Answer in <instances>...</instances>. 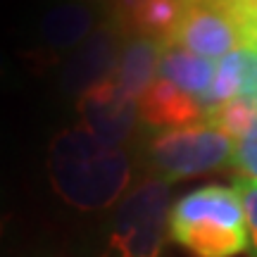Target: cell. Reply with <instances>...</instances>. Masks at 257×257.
Returning a JSON list of instances; mask_svg holds the SVG:
<instances>
[{"label": "cell", "instance_id": "cell-1", "mask_svg": "<svg viewBox=\"0 0 257 257\" xmlns=\"http://www.w3.org/2000/svg\"><path fill=\"white\" fill-rule=\"evenodd\" d=\"M48 181L57 198L83 214L117 207L134 184V162L124 146H112L81 124L60 128L46 153Z\"/></svg>", "mask_w": 257, "mask_h": 257}, {"label": "cell", "instance_id": "cell-2", "mask_svg": "<svg viewBox=\"0 0 257 257\" xmlns=\"http://www.w3.org/2000/svg\"><path fill=\"white\" fill-rule=\"evenodd\" d=\"M169 238L193 257H236L248 250V221L233 186H202L169 212Z\"/></svg>", "mask_w": 257, "mask_h": 257}, {"label": "cell", "instance_id": "cell-3", "mask_svg": "<svg viewBox=\"0 0 257 257\" xmlns=\"http://www.w3.org/2000/svg\"><path fill=\"white\" fill-rule=\"evenodd\" d=\"M169 181L146 176L114 207L100 257H162L172 212Z\"/></svg>", "mask_w": 257, "mask_h": 257}, {"label": "cell", "instance_id": "cell-4", "mask_svg": "<svg viewBox=\"0 0 257 257\" xmlns=\"http://www.w3.org/2000/svg\"><path fill=\"white\" fill-rule=\"evenodd\" d=\"M233 155L236 138L210 121L157 131L146 146L148 165L165 181H181L229 167L233 165Z\"/></svg>", "mask_w": 257, "mask_h": 257}, {"label": "cell", "instance_id": "cell-5", "mask_svg": "<svg viewBox=\"0 0 257 257\" xmlns=\"http://www.w3.org/2000/svg\"><path fill=\"white\" fill-rule=\"evenodd\" d=\"M121 31L114 22H102L91 36L69 55H64L57 69V88L67 98H81L83 93L114 76L121 55Z\"/></svg>", "mask_w": 257, "mask_h": 257}, {"label": "cell", "instance_id": "cell-6", "mask_svg": "<svg viewBox=\"0 0 257 257\" xmlns=\"http://www.w3.org/2000/svg\"><path fill=\"white\" fill-rule=\"evenodd\" d=\"M167 46L186 48L207 60H221L229 53L245 48L236 19L221 3L186 0L184 17Z\"/></svg>", "mask_w": 257, "mask_h": 257}, {"label": "cell", "instance_id": "cell-7", "mask_svg": "<svg viewBox=\"0 0 257 257\" xmlns=\"http://www.w3.org/2000/svg\"><path fill=\"white\" fill-rule=\"evenodd\" d=\"M79 124L112 146H124L141 121L138 100L121 88L117 79H105L76 98Z\"/></svg>", "mask_w": 257, "mask_h": 257}, {"label": "cell", "instance_id": "cell-8", "mask_svg": "<svg viewBox=\"0 0 257 257\" xmlns=\"http://www.w3.org/2000/svg\"><path fill=\"white\" fill-rule=\"evenodd\" d=\"M102 22L98 17V10L83 3V0H67L55 8H50L38 22V38L41 46L48 48L53 55L72 53L91 36Z\"/></svg>", "mask_w": 257, "mask_h": 257}, {"label": "cell", "instance_id": "cell-9", "mask_svg": "<svg viewBox=\"0 0 257 257\" xmlns=\"http://www.w3.org/2000/svg\"><path fill=\"white\" fill-rule=\"evenodd\" d=\"M138 110H141V121L146 126L160 128V131L184 128L207 121L205 105L162 76L155 79V83L138 100Z\"/></svg>", "mask_w": 257, "mask_h": 257}, {"label": "cell", "instance_id": "cell-10", "mask_svg": "<svg viewBox=\"0 0 257 257\" xmlns=\"http://www.w3.org/2000/svg\"><path fill=\"white\" fill-rule=\"evenodd\" d=\"M184 10L186 0H114L112 22L124 34L169 43Z\"/></svg>", "mask_w": 257, "mask_h": 257}, {"label": "cell", "instance_id": "cell-11", "mask_svg": "<svg viewBox=\"0 0 257 257\" xmlns=\"http://www.w3.org/2000/svg\"><path fill=\"white\" fill-rule=\"evenodd\" d=\"M165 48L167 43L146 36H131L124 43L117 69H114V79L131 98L141 100L148 88L155 83V74L160 72Z\"/></svg>", "mask_w": 257, "mask_h": 257}, {"label": "cell", "instance_id": "cell-12", "mask_svg": "<svg viewBox=\"0 0 257 257\" xmlns=\"http://www.w3.org/2000/svg\"><path fill=\"white\" fill-rule=\"evenodd\" d=\"M217 72L214 60L200 57L179 46H167L162 62H160V76L172 81L174 86H179L184 93L198 98L202 102V98L207 95Z\"/></svg>", "mask_w": 257, "mask_h": 257}, {"label": "cell", "instance_id": "cell-13", "mask_svg": "<svg viewBox=\"0 0 257 257\" xmlns=\"http://www.w3.org/2000/svg\"><path fill=\"white\" fill-rule=\"evenodd\" d=\"M240 195L243 210H245V221H248V250L250 255L257 257V181L250 179H238L233 186Z\"/></svg>", "mask_w": 257, "mask_h": 257}, {"label": "cell", "instance_id": "cell-14", "mask_svg": "<svg viewBox=\"0 0 257 257\" xmlns=\"http://www.w3.org/2000/svg\"><path fill=\"white\" fill-rule=\"evenodd\" d=\"M233 167H238L245 174V179L257 181V134H250V136L236 141Z\"/></svg>", "mask_w": 257, "mask_h": 257}, {"label": "cell", "instance_id": "cell-15", "mask_svg": "<svg viewBox=\"0 0 257 257\" xmlns=\"http://www.w3.org/2000/svg\"><path fill=\"white\" fill-rule=\"evenodd\" d=\"M257 98V48H240V95Z\"/></svg>", "mask_w": 257, "mask_h": 257}, {"label": "cell", "instance_id": "cell-16", "mask_svg": "<svg viewBox=\"0 0 257 257\" xmlns=\"http://www.w3.org/2000/svg\"><path fill=\"white\" fill-rule=\"evenodd\" d=\"M8 219H10V214L5 210H0V240H3L5 231H8Z\"/></svg>", "mask_w": 257, "mask_h": 257}, {"label": "cell", "instance_id": "cell-17", "mask_svg": "<svg viewBox=\"0 0 257 257\" xmlns=\"http://www.w3.org/2000/svg\"><path fill=\"white\" fill-rule=\"evenodd\" d=\"M5 72V55H3V50H0V74Z\"/></svg>", "mask_w": 257, "mask_h": 257}, {"label": "cell", "instance_id": "cell-18", "mask_svg": "<svg viewBox=\"0 0 257 257\" xmlns=\"http://www.w3.org/2000/svg\"><path fill=\"white\" fill-rule=\"evenodd\" d=\"M212 3H224V0H212Z\"/></svg>", "mask_w": 257, "mask_h": 257}, {"label": "cell", "instance_id": "cell-19", "mask_svg": "<svg viewBox=\"0 0 257 257\" xmlns=\"http://www.w3.org/2000/svg\"><path fill=\"white\" fill-rule=\"evenodd\" d=\"M252 48H257V41H255V46H252Z\"/></svg>", "mask_w": 257, "mask_h": 257}]
</instances>
